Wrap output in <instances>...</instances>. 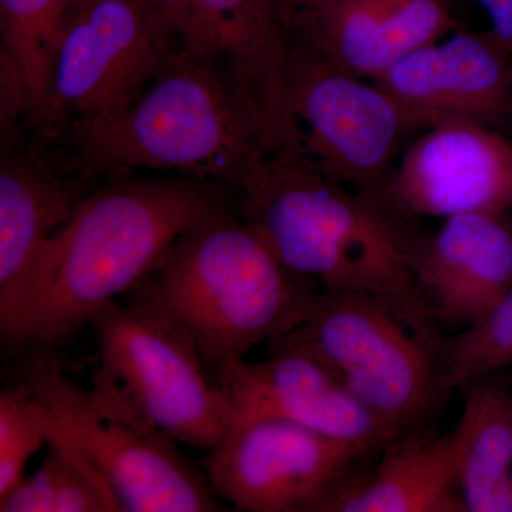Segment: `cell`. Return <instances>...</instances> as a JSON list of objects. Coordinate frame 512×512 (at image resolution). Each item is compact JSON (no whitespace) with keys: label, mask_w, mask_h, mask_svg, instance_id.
Returning <instances> with one entry per match:
<instances>
[{"label":"cell","mask_w":512,"mask_h":512,"mask_svg":"<svg viewBox=\"0 0 512 512\" xmlns=\"http://www.w3.org/2000/svg\"><path fill=\"white\" fill-rule=\"evenodd\" d=\"M225 185L183 175L110 178L77 205L28 275L0 299L8 355L56 353L133 291L184 232L232 204Z\"/></svg>","instance_id":"cell-1"},{"label":"cell","mask_w":512,"mask_h":512,"mask_svg":"<svg viewBox=\"0 0 512 512\" xmlns=\"http://www.w3.org/2000/svg\"><path fill=\"white\" fill-rule=\"evenodd\" d=\"M234 208L276 258L319 289L365 293L433 332L417 286L414 218L281 146L232 190Z\"/></svg>","instance_id":"cell-2"},{"label":"cell","mask_w":512,"mask_h":512,"mask_svg":"<svg viewBox=\"0 0 512 512\" xmlns=\"http://www.w3.org/2000/svg\"><path fill=\"white\" fill-rule=\"evenodd\" d=\"M73 173L87 180L137 170L237 188L284 146L265 97L218 59L177 50L146 89L109 116L69 124Z\"/></svg>","instance_id":"cell-3"},{"label":"cell","mask_w":512,"mask_h":512,"mask_svg":"<svg viewBox=\"0 0 512 512\" xmlns=\"http://www.w3.org/2000/svg\"><path fill=\"white\" fill-rule=\"evenodd\" d=\"M318 289L276 258L232 201L175 239L123 299L183 330L215 380L295 328Z\"/></svg>","instance_id":"cell-4"},{"label":"cell","mask_w":512,"mask_h":512,"mask_svg":"<svg viewBox=\"0 0 512 512\" xmlns=\"http://www.w3.org/2000/svg\"><path fill=\"white\" fill-rule=\"evenodd\" d=\"M15 375L46 403L50 419L97 468L124 512H217L224 504L195 466L113 384L92 389L64 375L55 353L13 357Z\"/></svg>","instance_id":"cell-5"},{"label":"cell","mask_w":512,"mask_h":512,"mask_svg":"<svg viewBox=\"0 0 512 512\" xmlns=\"http://www.w3.org/2000/svg\"><path fill=\"white\" fill-rule=\"evenodd\" d=\"M265 100L285 144L366 194L384 195L407 140L423 131L379 84L291 42Z\"/></svg>","instance_id":"cell-6"},{"label":"cell","mask_w":512,"mask_h":512,"mask_svg":"<svg viewBox=\"0 0 512 512\" xmlns=\"http://www.w3.org/2000/svg\"><path fill=\"white\" fill-rule=\"evenodd\" d=\"M434 335L375 296L318 289L298 325L268 345L315 357L402 439L426 420L443 393L431 348Z\"/></svg>","instance_id":"cell-7"},{"label":"cell","mask_w":512,"mask_h":512,"mask_svg":"<svg viewBox=\"0 0 512 512\" xmlns=\"http://www.w3.org/2000/svg\"><path fill=\"white\" fill-rule=\"evenodd\" d=\"M96 375L170 439L211 450L234 421L231 404L187 335L140 303L117 299L90 322Z\"/></svg>","instance_id":"cell-8"},{"label":"cell","mask_w":512,"mask_h":512,"mask_svg":"<svg viewBox=\"0 0 512 512\" xmlns=\"http://www.w3.org/2000/svg\"><path fill=\"white\" fill-rule=\"evenodd\" d=\"M177 50L143 0H77L46 99L30 126L43 136H60L73 121L124 109Z\"/></svg>","instance_id":"cell-9"},{"label":"cell","mask_w":512,"mask_h":512,"mask_svg":"<svg viewBox=\"0 0 512 512\" xmlns=\"http://www.w3.org/2000/svg\"><path fill=\"white\" fill-rule=\"evenodd\" d=\"M366 450L279 419L232 424L202 468L221 501L241 512H319Z\"/></svg>","instance_id":"cell-10"},{"label":"cell","mask_w":512,"mask_h":512,"mask_svg":"<svg viewBox=\"0 0 512 512\" xmlns=\"http://www.w3.org/2000/svg\"><path fill=\"white\" fill-rule=\"evenodd\" d=\"M384 197L414 218L512 212V141L498 128L447 119L416 134Z\"/></svg>","instance_id":"cell-11"},{"label":"cell","mask_w":512,"mask_h":512,"mask_svg":"<svg viewBox=\"0 0 512 512\" xmlns=\"http://www.w3.org/2000/svg\"><path fill=\"white\" fill-rule=\"evenodd\" d=\"M282 29L288 42L373 80L458 28L450 0H292Z\"/></svg>","instance_id":"cell-12"},{"label":"cell","mask_w":512,"mask_h":512,"mask_svg":"<svg viewBox=\"0 0 512 512\" xmlns=\"http://www.w3.org/2000/svg\"><path fill=\"white\" fill-rule=\"evenodd\" d=\"M225 393L234 421L279 419L366 450H383L392 431L380 423L328 367L308 353L271 349L262 362L229 366L215 379Z\"/></svg>","instance_id":"cell-13"},{"label":"cell","mask_w":512,"mask_h":512,"mask_svg":"<svg viewBox=\"0 0 512 512\" xmlns=\"http://www.w3.org/2000/svg\"><path fill=\"white\" fill-rule=\"evenodd\" d=\"M373 82L421 130L447 119L500 128L512 101V60L487 33L457 29L404 56Z\"/></svg>","instance_id":"cell-14"},{"label":"cell","mask_w":512,"mask_h":512,"mask_svg":"<svg viewBox=\"0 0 512 512\" xmlns=\"http://www.w3.org/2000/svg\"><path fill=\"white\" fill-rule=\"evenodd\" d=\"M414 275L431 319L460 329L476 322L512 285L511 214L443 220L421 238Z\"/></svg>","instance_id":"cell-15"},{"label":"cell","mask_w":512,"mask_h":512,"mask_svg":"<svg viewBox=\"0 0 512 512\" xmlns=\"http://www.w3.org/2000/svg\"><path fill=\"white\" fill-rule=\"evenodd\" d=\"M461 434L404 436L383 448L370 471L343 478L319 512L466 511L458 483Z\"/></svg>","instance_id":"cell-16"},{"label":"cell","mask_w":512,"mask_h":512,"mask_svg":"<svg viewBox=\"0 0 512 512\" xmlns=\"http://www.w3.org/2000/svg\"><path fill=\"white\" fill-rule=\"evenodd\" d=\"M96 188L29 153L3 148L0 164V299L28 275L37 258Z\"/></svg>","instance_id":"cell-17"},{"label":"cell","mask_w":512,"mask_h":512,"mask_svg":"<svg viewBox=\"0 0 512 512\" xmlns=\"http://www.w3.org/2000/svg\"><path fill=\"white\" fill-rule=\"evenodd\" d=\"M461 389L458 483L467 511L477 498L512 477V386L488 375Z\"/></svg>","instance_id":"cell-18"},{"label":"cell","mask_w":512,"mask_h":512,"mask_svg":"<svg viewBox=\"0 0 512 512\" xmlns=\"http://www.w3.org/2000/svg\"><path fill=\"white\" fill-rule=\"evenodd\" d=\"M205 45L264 96L288 52V39L259 0H192Z\"/></svg>","instance_id":"cell-19"},{"label":"cell","mask_w":512,"mask_h":512,"mask_svg":"<svg viewBox=\"0 0 512 512\" xmlns=\"http://www.w3.org/2000/svg\"><path fill=\"white\" fill-rule=\"evenodd\" d=\"M77 0H0L2 50L22 77L28 123L49 90L57 47Z\"/></svg>","instance_id":"cell-20"},{"label":"cell","mask_w":512,"mask_h":512,"mask_svg":"<svg viewBox=\"0 0 512 512\" xmlns=\"http://www.w3.org/2000/svg\"><path fill=\"white\" fill-rule=\"evenodd\" d=\"M441 390L463 387L512 365V285L471 325L431 342Z\"/></svg>","instance_id":"cell-21"},{"label":"cell","mask_w":512,"mask_h":512,"mask_svg":"<svg viewBox=\"0 0 512 512\" xmlns=\"http://www.w3.org/2000/svg\"><path fill=\"white\" fill-rule=\"evenodd\" d=\"M50 414L32 387L12 376L0 389V500L25 478L26 464L47 444Z\"/></svg>","instance_id":"cell-22"},{"label":"cell","mask_w":512,"mask_h":512,"mask_svg":"<svg viewBox=\"0 0 512 512\" xmlns=\"http://www.w3.org/2000/svg\"><path fill=\"white\" fill-rule=\"evenodd\" d=\"M151 15L158 20L168 36L177 43L180 50L207 55V45L202 36L197 12L192 0H143Z\"/></svg>","instance_id":"cell-23"},{"label":"cell","mask_w":512,"mask_h":512,"mask_svg":"<svg viewBox=\"0 0 512 512\" xmlns=\"http://www.w3.org/2000/svg\"><path fill=\"white\" fill-rule=\"evenodd\" d=\"M490 19L487 35L512 60V0H476Z\"/></svg>","instance_id":"cell-24"},{"label":"cell","mask_w":512,"mask_h":512,"mask_svg":"<svg viewBox=\"0 0 512 512\" xmlns=\"http://www.w3.org/2000/svg\"><path fill=\"white\" fill-rule=\"evenodd\" d=\"M259 2L264 6L268 15L271 16L282 29V18H284L285 10L291 5L292 0H259Z\"/></svg>","instance_id":"cell-25"},{"label":"cell","mask_w":512,"mask_h":512,"mask_svg":"<svg viewBox=\"0 0 512 512\" xmlns=\"http://www.w3.org/2000/svg\"><path fill=\"white\" fill-rule=\"evenodd\" d=\"M504 126L512 128V101H511L510 110H508V116H507V120H505Z\"/></svg>","instance_id":"cell-26"},{"label":"cell","mask_w":512,"mask_h":512,"mask_svg":"<svg viewBox=\"0 0 512 512\" xmlns=\"http://www.w3.org/2000/svg\"><path fill=\"white\" fill-rule=\"evenodd\" d=\"M510 383H511V386H512V377H511Z\"/></svg>","instance_id":"cell-27"}]
</instances>
